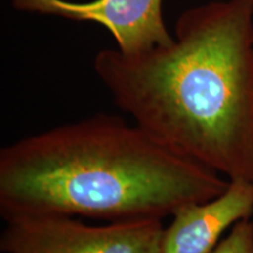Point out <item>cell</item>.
Segmentation results:
<instances>
[{
  "label": "cell",
  "instance_id": "1",
  "mask_svg": "<svg viewBox=\"0 0 253 253\" xmlns=\"http://www.w3.org/2000/svg\"><path fill=\"white\" fill-rule=\"evenodd\" d=\"M94 71L120 109L173 153L253 182V0L185 9L171 43L103 48Z\"/></svg>",
  "mask_w": 253,
  "mask_h": 253
},
{
  "label": "cell",
  "instance_id": "2",
  "mask_svg": "<svg viewBox=\"0 0 253 253\" xmlns=\"http://www.w3.org/2000/svg\"><path fill=\"white\" fill-rule=\"evenodd\" d=\"M229 184L112 114L65 123L0 150L4 220L36 214L162 220Z\"/></svg>",
  "mask_w": 253,
  "mask_h": 253
},
{
  "label": "cell",
  "instance_id": "3",
  "mask_svg": "<svg viewBox=\"0 0 253 253\" xmlns=\"http://www.w3.org/2000/svg\"><path fill=\"white\" fill-rule=\"evenodd\" d=\"M0 250L5 253H162L161 219L109 221L93 226L62 214L5 219Z\"/></svg>",
  "mask_w": 253,
  "mask_h": 253
},
{
  "label": "cell",
  "instance_id": "4",
  "mask_svg": "<svg viewBox=\"0 0 253 253\" xmlns=\"http://www.w3.org/2000/svg\"><path fill=\"white\" fill-rule=\"evenodd\" d=\"M163 0H12L19 12L96 23L107 28L120 52L136 55L171 43L164 24Z\"/></svg>",
  "mask_w": 253,
  "mask_h": 253
},
{
  "label": "cell",
  "instance_id": "5",
  "mask_svg": "<svg viewBox=\"0 0 253 253\" xmlns=\"http://www.w3.org/2000/svg\"><path fill=\"white\" fill-rule=\"evenodd\" d=\"M253 213V182L233 179L225 191L172 214L164 227L162 253H210L229 227Z\"/></svg>",
  "mask_w": 253,
  "mask_h": 253
},
{
  "label": "cell",
  "instance_id": "6",
  "mask_svg": "<svg viewBox=\"0 0 253 253\" xmlns=\"http://www.w3.org/2000/svg\"><path fill=\"white\" fill-rule=\"evenodd\" d=\"M210 253H253V223L250 218L236 223Z\"/></svg>",
  "mask_w": 253,
  "mask_h": 253
}]
</instances>
